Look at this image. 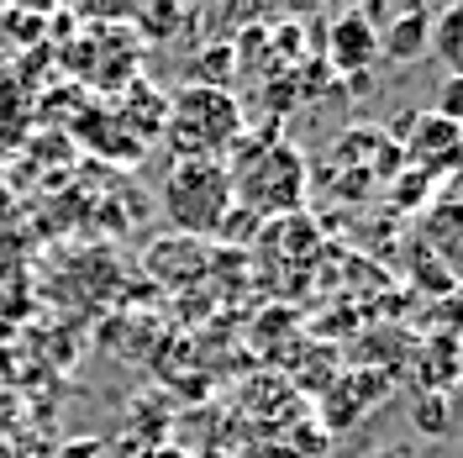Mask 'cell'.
<instances>
[{
	"mask_svg": "<svg viewBox=\"0 0 463 458\" xmlns=\"http://www.w3.org/2000/svg\"><path fill=\"white\" fill-rule=\"evenodd\" d=\"M242 143V138H237ZM232 174V205L237 211H269V216H295L306 201V164L295 143H285L279 132H269L259 148L242 143L237 158L227 164Z\"/></svg>",
	"mask_w": 463,
	"mask_h": 458,
	"instance_id": "1",
	"label": "cell"
},
{
	"mask_svg": "<svg viewBox=\"0 0 463 458\" xmlns=\"http://www.w3.org/2000/svg\"><path fill=\"white\" fill-rule=\"evenodd\" d=\"M169 153L179 158H222L242 138V111L222 85H184L169 106Z\"/></svg>",
	"mask_w": 463,
	"mask_h": 458,
	"instance_id": "2",
	"label": "cell"
},
{
	"mask_svg": "<svg viewBox=\"0 0 463 458\" xmlns=\"http://www.w3.org/2000/svg\"><path fill=\"white\" fill-rule=\"evenodd\" d=\"M164 211H169L174 232L184 237H205L222 232L232 216V174L222 158H179L164 185Z\"/></svg>",
	"mask_w": 463,
	"mask_h": 458,
	"instance_id": "3",
	"label": "cell"
},
{
	"mask_svg": "<svg viewBox=\"0 0 463 458\" xmlns=\"http://www.w3.org/2000/svg\"><path fill=\"white\" fill-rule=\"evenodd\" d=\"M143 269L169 290L195 285L205 269H211V253H205L201 237H184V232H169V237H153L143 253Z\"/></svg>",
	"mask_w": 463,
	"mask_h": 458,
	"instance_id": "4",
	"label": "cell"
},
{
	"mask_svg": "<svg viewBox=\"0 0 463 458\" xmlns=\"http://www.w3.org/2000/svg\"><path fill=\"white\" fill-rule=\"evenodd\" d=\"M374 58H379V32L364 11H347V16L332 22V32H326V63H332L337 74L364 80V69H369Z\"/></svg>",
	"mask_w": 463,
	"mask_h": 458,
	"instance_id": "5",
	"label": "cell"
},
{
	"mask_svg": "<svg viewBox=\"0 0 463 458\" xmlns=\"http://www.w3.org/2000/svg\"><path fill=\"white\" fill-rule=\"evenodd\" d=\"M401 153L405 158H416L421 174H432V164H453V158L463 153V127L442 121L437 111L416 116V132H411V143H405Z\"/></svg>",
	"mask_w": 463,
	"mask_h": 458,
	"instance_id": "6",
	"label": "cell"
},
{
	"mask_svg": "<svg viewBox=\"0 0 463 458\" xmlns=\"http://www.w3.org/2000/svg\"><path fill=\"white\" fill-rule=\"evenodd\" d=\"M427 43H432V11L427 5H405L390 27L379 32V53L390 63H416L427 58Z\"/></svg>",
	"mask_w": 463,
	"mask_h": 458,
	"instance_id": "7",
	"label": "cell"
},
{
	"mask_svg": "<svg viewBox=\"0 0 463 458\" xmlns=\"http://www.w3.org/2000/svg\"><path fill=\"white\" fill-rule=\"evenodd\" d=\"M121 116H127V127H137L143 138H153L164 121H169V100L158 95V90L147 85V80H127V95H121ZM137 138V143H143Z\"/></svg>",
	"mask_w": 463,
	"mask_h": 458,
	"instance_id": "8",
	"label": "cell"
},
{
	"mask_svg": "<svg viewBox=\"0 0 463 458\" xmlns=\"http://www.w3.org/2000/svg\"><path fill=\"white\" fill-rule=\"evenodd\" d=\"M369 396H384V379H374V374L337 379V390H332V401H326V422H332V427H347V422L364 411V401H369Z\"/></svg>",
	"mask_w": 463,
	"mask_h": 458,
	"instance_id": "9",
	"label": "cell"
},
{
	"mask_svg": "<svg viewBox=\"0 0 463 458\" xmlns=\"http://www.w3.org/2000/svg\"><path fill=\"white\" fill-rule=\"evenodd\" d=\"M427 53L448 63V74H463V5H448L442 16H432V43Z\"/></svg>",
	"mask_w": 463,
	"mask_h": 458,
	"instance_id": "10",
	"label": "cell"
},
{
	"mask_svg": "<svg viewBox=\"0 0 463 458\" xmlns=\"http://www.w3.org/2000/svg\"><path fill=\"white\" fill-rule=\"evenodd\" d=\"M437 116L453 121V127H463V74H448V80L437 85Z\"/></svg>",
	"mask_w": 463,
	"mask_h": 458,
	"instance_id": "11",
	"label": "cell"
},
{
	"mask_svg": "<svg viewBox=\"0 0 463 458\" xmlns=\"http://www.w3.org/2000/svg\"><path fill=\"white\" fill-rule=\"evenodd\" d=\"M106 453V443L100 437H74V443H63L58 448V458H100Z\"/></svg>",
	"mask_w": 463,
	"mask_h": 458,
	"instance_id": "12",
	"label": "cell"
},
{
	"mask_svg": "<svg viewBox=\"0 0 463 458\" xmlns=\"http://www.w3.org/2000/svg\"><path fill=\"white\" fill-rule=\"evenodd\" d=\"M448 411H442V401H427V406H416V427H427V432H448V422H442Z\"/></svg>",
	"mask_w": 463,
	"mask_h": 458,
	"instance_id": "13",
	"label": "cell"
},
{
	"mask_svg": "<svg viewBox=\"0 0 463 458\" xmlns=\"http://www.w3.org/2000/svg\"><path fill=\"white\" fill-rule=\"evenodd\" d=\"M248 458H306L300 448H274V443H253L248 448Z\"/></svg>",
	"mask_w": 463,
	"mask_h": 458,
	"instance_id": "14",
	"label": "cell"
},
{
	"mask_svg": "<svg viewBox=\"0 0 463 458\" xmlns=\"http://www.w3.org/2000/svg\"><path fill=\"white\" fill-rule=\"evenodd\" d=\"M11 416H16V396H0V427H11Z\"/></svg>",
	"mask_w": 463,
	"mask_h": 458,
	"instance_id": "15",
	"label": "cell"
},
{
	"mask_svg": "<svg viewBox=\"0 0 463 458\" xmlns=\"http://www.w3.org/2000/svg\"><path fill=\"white\" fill-rule=\"evenodd\" d=\"M143 458H190V453H179V448H147Z\"/></svg>",
	"mask_w": 463,
	"mask_h": 458,
	"instance_id": "16",
	"label": "cell"
},
{
	"mask_svg": "<svg viewBox=\"0 0 463 458\" xmlns=\"http://www.w3.org/2000/svg\"><path fill=\"white\" fill-rule=\"evenodd\" d=\"M201 458H232V453H201Z\"/></svg>",
	"mask_w": 463,
	"mask_h": 458,
	"instance_id": "17",
	"label": "cell"
},
{
	"mask_svg": "<svg viewBox=\"0 0 463 458\" xmlns=\"http://www.w3.org/2000/svg\"><path fill=\"white\" fill-rule=\"evenodd\" d=\"M0 458H11V448H5V443H0Z\"/></svg>",
	"mask_w": 463,
	"mask_h": 458,
	"instance_id": "18",
	"label": "cell"
}]
</instances>
